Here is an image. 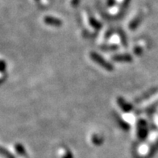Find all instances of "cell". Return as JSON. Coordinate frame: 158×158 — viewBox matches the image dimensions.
<instances>
[{
	"instance_id": "1",
	"label": "cell",
	"mask_w": 158,
	"mask_h": 158,
	"mask_svg": "<svg viewBox=\"0 0 158 158\" xmlns=\"http://www.w3.org/2000/svg\"><path fill=\"white\" fill-rule=\"evenodd\" d=\"M89 56L92 60H94V62L97 63L98 64H99L100 66H102L103 69H105L106 70L108 71H112L114 69V66L112 64L109 63L108 61H106L105 59L101 56L100 55H98V53H96L94 52H91L90 54H89Z\"/></svg>"
},
{
	"instance_id": "2",
	"label": "cell",
	"mask_w": 158,
	"mask_h": 158,
	"mask_svg": "<svg viewBox=\"0 0 158 158\" xmlns=\"http://www.w3.org/2000/svg\"><path fill=\"white\" fill-rule=\"evenodd\" d=\"M112 60L116 62H131L132 56L129 54L115 55L112 56Z\"/></svg>"
},
{
	"instance_id": "3",
	"label": "cell",
	"mask_w": 158,
	"mask_h": 158,
	"mask_svg": "<svg viewBox=\"0 0 158 158\" xmlns=\"http://www.w3.org/2000/svg\"><path fill=\"white\" fill-rule=\"evenodd\" d=\"M117 102H118V106H120V108L126 112H128V111L132 110V106L125 102L123 98H117Z\"/></svg>"
},
{
	"instance_id": "4",
	"label": "cell",
	"mask_w": 158,
	"mask_h": 158,
	"mask_svg": "<svg viewBox=\"0 0 158 158\" xmlns=\"http://www.w3.org/2000/svg\"><path fill=\"white\" fill-rule=\"evenodd\" d=\"M45 23L48 25H52V26H60L61 25V21L56 18H52V17H46L44 19Z\"/></svg>"
},
{
	"instance_id": "5",
	"label": "cell",
	"mask_w": 158,
	"mask_h": 158,
	"mask_svg": "<svg viewBox=\"0 0 158 158\" xmlns=\"http://www.w3.org/2000/svg\"><path fill=\"white\" fill-rule=\"evenodd\" d=\"M0 152H1L2 154H3V155H4L6 158H14V156H13L12 154H10V152H6V150L0 149Z\"/></svg>"
},
{
	"instance_id": "6",
	"label": "cell",
	"mask_w": 158,
	"mask_h": 158,
	"mask_svg": "<svg viewBox=\"0 0 158 158\" xmlns=\"http://www.w3.org/2000/svg\"><path fill=\"white\" fill-rule=\"evenodd\" d=\"M101 48L103 50H115L117 49L116 45H109V46H102Z\"/></svg>"
},
{
	"instance_id": "7",
	"label": "cell",
	"mask_w": 158,
	"mask_h": 158,
	"mask_svg": "<svg viewBox=\"0 0 158 158\" xmlns=\"http://www.w3.org/2000/svg\"><path fill=\"white\" fill-rule=\"evenodd\" d=\"M16 148H17V150H18V152H19V154H21V155H24L25 150H24V148H23V146L16 145Z\"/></svg>"
},
{
	"instance_id": "8",
	"label": "cell",
	"mask_w": 158,
	"mask_h": 158,
	"mask_svg": "<svg viewBox=\"0 0 158 158\" xmlns=\"http://www.w3.org/2000/svg\"><path fill=\"white\" fill-rule=\"evenodd\" d=\"M62 158H73V155L71 154V152H67L66 153L64 154V156H63Z\"/></svg>"
}]
</instances>
